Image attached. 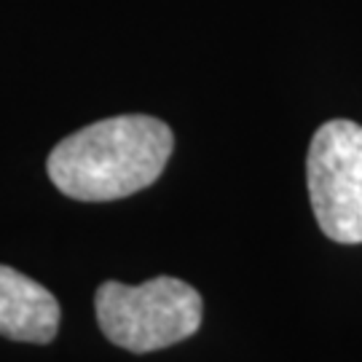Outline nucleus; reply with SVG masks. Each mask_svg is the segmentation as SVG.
<instances>
[{
	"mask_svg": "<svg viewBox=\"0 0 362 362\" xmlns=\"http://www.w3.org/2000/svg\"><path fill=\"white\" fill-rule=\"evenodd\" d=\"M97 322L107 341L134 354L167 349L202 327L204 303L194 287L175 276L143 285L103 282L94 296Z\"/></svg>",
	"mask_w": 362,
	"mask_h": 362,
	"instance_id": "f03ea898",
	"label": "nucleus"
},
{
	"mask_svg": "<svg viewBox=\"0 0 362 362\" xmlns=\"http://www.w3.org/2000/svg\"><path fill=\"white\" fill-rule=\"evenodd\" d=\"M175 148L172 129L153 116H113L65 137L49 153L52 182L78 202H116L153 185Z\"/></svg>",
	"mask_w": 362,
	"mask_h": 362,
	"instance_id": "f257e3e1",
	"label": "nucleus"
},
{
	"mask_svg": "<svg viewBox=\"0 0 362 362\" xmlns=\"http://www.w3.org/2000/svg\"><path fill=\"white\" fill-rule=\"evenodd\" d=\"M57 298L11 266H0V336L25 344H49L59 330Z\"/></svg>",
	"mask_w": 362,
	"mask_h": 362,
	"instance_id": "20e7f679",
	"label": "nucleus"
},
{
	"mask_svg": "<svg viewBox=\"0 0 362 362\" xmlns=\"http://www.w3.org/2000/svg\"><path fill=\"white\" fill-rule=\"evenodd\" d=\"M314 218L327 239L362 245V127L346 118L322 124L306 156Z\"/></svg>",
	"mask_w": 362,
	"mask_h": 362,
	"instance_id": "7ed1b4c3",
	"label": "nucleus"
}]
</instances>
